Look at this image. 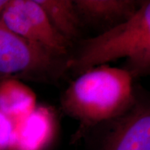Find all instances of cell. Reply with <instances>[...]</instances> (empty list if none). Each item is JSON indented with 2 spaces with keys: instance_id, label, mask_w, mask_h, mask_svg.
Segmentation results:
<instances>
[{
  "instance_id": "11",
  "label": "cell",
  "mask_w": 150,
  "mask_h": 150,
  "mask_svg": "<svg viewBox=\"0 0 150 150\" xmlns=\"http://www.w3.org/2000/svg\"><path fill=\"white\" fill-rule=\"evenodd\" d=\"M0 150H1V149H0Z\"/></svg>"
},
{
  "instance_id": "8",
  "label": "cell",
  "mask_w": 150,
  "mask_h": 150,
  "mask_svg": "<svg viewBox=\"0 0 150 150\" xmlns=\"http://www.w3.org/2000/svg\"><path fill=\"white\" fill-rule=\"evenodd\" d=\"M37 106L34 92L20 80L0 81V112L13 122L29 115Z\"/></svg>"
},
{
  "instance_id": "6",
  "label": "cell",
  "mask_w": 150,
  "mask_h": 150,
  "mask_svg": "<svg viewBox=\"0 0 150 150\" xmlns=\"http://www.w3.org/2000/svg\"><path fill=\"white\" fill-rule=\"evenodd\" d=\"M16 122L10 148L14 150H42L53 136L55 115L52 108L37 106L29 115Z\"/></svg>"
},
{
  "instance_id": "9",
  "label": "cell",
  "mask_w": 150,
  "mask_h": 150,
  "mask_svg": "<svg viewBox=\"0 0 150 150\" xmlns=\"http://www.w3.org/2000/svg\"><path fill=\"white\" fill-rule=\"evenodd\" d=\"M53 27L71 42L80 33L81 20L72 0H35Z\"/></svg>"
},
{
  "instance_id": "2",
  "label": "cell",
  "mask_w": 150,
  "mask_h": 150,
  "mask_svg": "<svg viewBox=\"0 0 150 150\" xmlns=\"http://www.w3.org/2000/svg\"><path fill=\"white\" fill-rule=\"evenodd\" d=\"M127 59L132 76L147 74L150 67V1L140 3L133 16L108 29L97 36L83 41L67 68L81 74L107 65L118 59Z\"/></svg>"
},
{
  "instance_id": "4",
  "label": "cell",
  "mask_w": 150,
  "mask_h": 150,
  "mask_svg": "<svg viewBox=\"0 0 150 150\" xmlns=\"http://www.w3.org/2000/svg\"><path fill=\"white\" fill-rule=\"evenodd\" d=\"M93 150H150V109L147 104L135 103L119 117L90 129Z\"/></svg>"
},
{
  "instance_id": "10",
  "label": "cell",
  "mask_w": 150,
  "mask_h": 150,
  "mask_svg": "<svg viewBox=\"0 0 150 150\" xmlns=\"http://www.w3.org/2000/svg\"><path fill=\"white\" fill-rule=\"evenodd\" d=\"M8 1V0H0V15H1L4 8L6 6Z\"/></svg>"
},
{
  "instance_id": "5",
  "label": "cell",
  "mask_w": 150,
  "mask_h": 150,
  "mask_svg": "<svg viewBox=\"0 0 150 150\" xmlns=\"http://www.w3.org/2000/svg\"><path fill=\"white\" fill-rule=\"evenodd\" d=\"M0 20L17 35L56 55L63 57L68 51L71 42L56 31L35 0H8Z\"/></svg>"
},
{
  "instance_id": "3",
  "label": "cell",
  "mask_w": 150,
  "mask_h": 150,
  "mask_svg": "<svg viewBox=\"0 0 150 150\" xmlns=\"http://www.w3.org/2000/svg\"><path fill=\"white\" fill-rule=\"evenodd\" d=\"M63 57L8 29L0 20V81L48 80L67 68Z\"/></svg>"
},
{
  "instance_id": "1",
  "label": "cell",
  "mask_w": 150,
  "mask_h": 150,
  "mask_svg": "<svg viewBox=\"0 0 150 150\" xmlns=\"http://www.w3.org/2000/svg\"><path fill=\"white\" fill-rule=\"evenodd\" d=\"M134 76L126 69L103 65L86 71L73 81L61 98L62 108L79 122V137L134 106Z\"/></svg>"
},
{
  "instance_id": "7",
  "label": "cell",
  "mask_w": 150,
  "mask_h": 150,
  "mask_svg": "<svg viewBox=\"0 0 150 150\" xmlns=\"http://www.w3.org/2000/svg\"><path fill=\"white\" fill-rule=\"evenodd\" d=\"M74 3L81 22L109 28L134 16L140 4L132 0H76Z\"/></svg>"
}]
</instances>
